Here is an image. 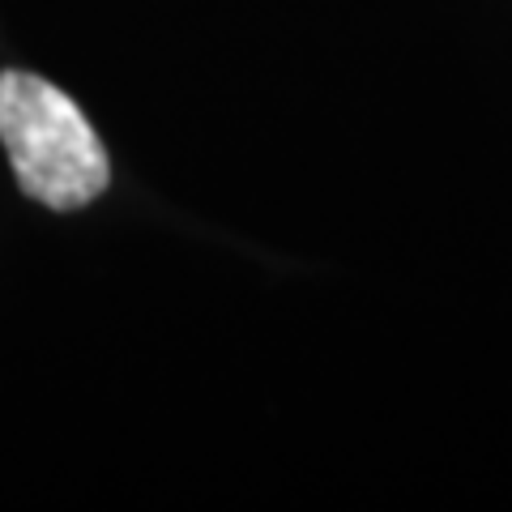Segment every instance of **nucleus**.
<instances>
[{
	"label": "nucleus",
	"instance_id": "nucleus-1",
	"mask_svg": "<svg viewBox=\"0 0 512 512\" xmlns=\"http://www.w3.org/2000/svg\"><path fill=\"white\" fill-rule=\"evenodd\" d=\"M0 146L18 188L47 210H82L111 184L107 150L82 107L35 73H0Z\"/></svg>",
	"mask_w": 512,
	"mask_h": 512
}]
</instances>
